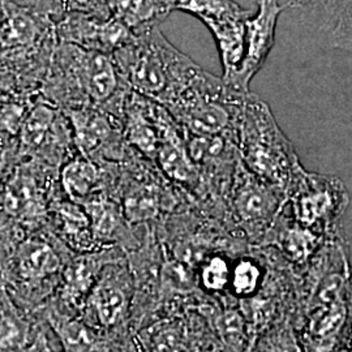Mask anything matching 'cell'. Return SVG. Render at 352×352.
Masks as SVG:
<instances>
[{
    "label": "cell",
    "mask_w": 352,
    "mask_h": 352,
    "mask_svg": "<svg viewBox=\"0 0 352 352\" xmlns=\"http://www.w3.org/2000/svg\"><path fill=\"white\" fill-rule=\"evenodd\" d=\"M131 88L113 55L58 43L39 88V98L62 111L94 107L123 122Z\"/></svg>",
    "instance_id": "cell-1"
},
{
    "label": "cell",
    "mask_w": 352,
    "mask_h": 352,
    "mask_svg": "<svg viewBox=\"0 0 352 352\" xmlns=\"http://www.w3.org/2000/svg\"><path fill=\"white\" fill-rule=\"evenodd\" d=\"M74 253L47 227L32 230L0 219V283L29 312L50 299Z\"/></svg>",
    "instance_id": "cell-2"
},
{
    "label": "cell",
    "mask_w": 352,
    "mask_h": 352,
    "mask_svg": "<svg viewBox=\"0 0 352 352\" xmlns=\"http://www.w3.org/2000/svg\"><path fill=\"white\" fill-rule=\"evenodd\" d=\"M131 90L168 107L202 72L200 65L170 43L160 25L133 30V37L113 54Z\"/></svg>",
    "instance_id": "cell-3"
},
{
    "label": "cell",
    "mask_w": 352,
    "mask_h": 352,
    "mask_svg": "<svg viewBox=\"0 0 352 352\" xmlns=\"http://www.w3.org/2000/svg\"><path fill=\"white\" fill-rule=\"evenodd\" d=\"M234 144L244 167L285 196L304 168L267 103L251 91L240 106Z\"/></svg>",
    "instance_id": "cell-4"
},
{
    "label": "cell",
    "mask_w": 352,
    "mask_h": 352,
    "mask_svg": "<svg viewBox=\"0 0 352 352\" xmlns=\"http://www.w3.org/2000/svg\"><path fill=\"white\" fill-rule=\"evenodd\" d=\"M245 94L227 85L222 77L202 69L180 97L166 109L190 133L219 136L234 144L236 120Z\"/></svg>",
    "instance_id": "cell-5"
},
{
    "label": "cell",
    "mask_w": 352,
    "mask_h": 352,
    "mask_svg": "<svg viewBox=\"0 0 352 352\" xmlns=\"http://www.w3.org/2000/svg\"><path fill=\"white\" fill-rule=\"evenodd\" d=\"M60 190L58 170L17 158L0 192V212L32 230L46 227L51 200Z\"/></svg>",
    "instance_id": "cell-6"
},
{
    "label": "cell",
    "mask_w": 352,
    "mask_h": 352,
    "mask_svg": "<svg viewBox=\"0 0 352 352\" xmlns=\"http://www.w3.org/2000/svg\"><path fill=\"white\" fill-rule=\"evenodd\" d=\"M76 153L72 128L65 113L38 97L30 104L17 138V158L60 170Z\"/></svg>",
    "instance_id": "cell-7"
},
{
    "label": "cell",
    "mask_w": 352,
    "mask_h": 352,
    "mask_svg": "<svg viewBox=\"0 0 352 352\" xmlns=\"http://www.w3.org/2000/svg\"><path fill=\"white\" fill-rule=\"evenodd\" d=\"M72 128L77 151L96 164H119L133 153L123 132V122L94 107L64 111Z\"/></svg>",
    "instance_id": "cell-8"
},
{
    "label": "cell",
    "mask_w": 352,
    "mask_h": 352,
    "mask_svg": "<svg viewBox=\"0 0 352 352\" xmlns=\"http://www.w3.org/2000/svg\"><path fill=\"white\" fill-rule=\"evenodd\" d=\"M294 219L316 231L327 226L347 204V192L338 177L312 174L302 168L287 190Z\"/></svg>",
    "instance_id": "cell-9"
},
{
    "label": "cell",
    "mask_w": 352,
    "mask_h": 352,
    "mask_svg": "<svg viewBox=\"0 0 352 352\" xmlns=\"http://www.w3.org/2000/svg\"><path fill=\"white\" fill-rule=\"evenodd\" d=\"M119 257L102 267L78 317L91 327L113 331L126 318L131 304V280Z\"/></svg>",
    "instance_id": "cell-10"
},
{
    "label": "cell",
    "mask_w": 352,
    "mask_h": 352,
    "mask_svg": "<svg viewBox=\"0 0 352 352\" xmlns=\"http://www.w3.org/2000/svg\"><path fill=\"white\" fill-rule=\"evenodd\" d=\"M119 248H104L87 253H74L65 263L59 283L47 300L64 315L78 316L102 267L120 256Z\"/></svg>",
    "instance_id": "cell-11"
},
{
    "label": "cell",
    "mask_w": 352,
    "mask_h": 352,
    "mask_svg": "<svg viewBox=\"0 0 352 352\" xmlns=\"http://www.w3.org/2000/svg\"><path fill=\"white\" fill-rule=\"evenodd\" d=\"M231 209L235 218L247 227H265L274 223L286 196L238 162L230 184Z\"/></svg>",
    "instance_id": "cell-12"
},
{
    "label": "cell",
    "mask_w": 352,
    "mask_h": 352,
    "mask_svg": "<svg viewBox=\"0 0 352 352\" xmlns=\"http://www.w3.org/2000/svg\"><path fill=\"white\" fill-rule=\"evenodd\" d=\"M286 8L278 0H258L257 12L245 21L243 60L238 72L230 80H223L227 85L241 93L251 91V81L263 68L274 46L278 19Z\"/></svg>",
    "instance_id": "cell-13"
},
{
    "label": "cell",
    "mask_w": 352,
    "mask_h": 352,
    "mask_svg": "<svg viewBox=\"0 0 352 352\" xmlns=\"http://www.w3.org/2000/svg\"><path fill=\"white\" fill-rule=\"evenodd\" d=\"M55 34L59 43L113 55L132 39L133 30L113 16L74 12L55 23Z\"/></svg>",
    "instance_id": "cell-14"
},
{
    "label": "cell",
    "mask_w": 352,
    "mask_h": 352,
    "mask_svg": "<svg viewBox=\"0 0 352 352\" xmlns=\"http://www.w3.org/2000/svg\"><path fill=\"white\" fill-rule=\"evenodd\" d=\"M302 24L327 47L351 51L352 0H289Z\"/></svg>",
    "instance_id": "cell-15"
},
{
    "label": "cell",
    "mask_w": 352,
    "mask_h": 352,
    "mask_svg": "<svg viewBox=\"0 0 352 352\" xmlns=\"http://www.w3.org/2000/svg\"><path fill=\"white\" fill-rule=\"evenodd\" d=\"M168 115L162 104L131 90L123 110L124 139L131 149L151 164Z\"/></svg>",
    "instance_id": "cell-16"
},
{
    "label": "cell",
    "mask_w": 352,
    "mask_h": 352,
    "mask_svg": "<svg viewBox=\"0 0 352 352\" xmlns=\"http://www.w3.org/2000/svg\"><path fill=\"white\" fill-rule=\"evenodd\" d=\"M153 164L170 184L187 190H202L200 171L189 157L183 128L171 113L164 122Z\"/></svg>",
    "instance_id": "cell-17"
},
{
    "label": "cell",
    "mask_w": 352,
    "mask_h": 352,
    "mask_svg": "<svg viewBox=\"0 0 352 352\" xmlns=\"http://www.w3.org/2000/svg\"><path fill=\"white\" fill-rule=\"evenodd\" d=\"M34 314L54 331L64 352H113L110 331L91 327L78 316L60 314L47 302Z\"/></svg>",
    "instance_id": "cell-18"
},
{
    "label": "cell",
    "mask_w": 352,
    "mask_h": 352,
    "mask_svg": "<svg viewBox=\"0 0 352 352\" xmlns=\"http://www.w3.org/2000/svg\"><path fill=\"white\" fill-rule=\"evenodd\" d=\"M88 214L91 235L100 250L135 248L139 243L123 214L120 204L106 193H100L81 205Z\"/></svg>",
    "instance_id": "cell-19"
},
{
    "label": "cell",
    "mask_w": 352,
    "mask_h": 352,
    "mask_svg": "<svg viewBox=\"0 0 352 352\" xmlns=\"http://www.w3.org/2000/svg\"><path fill=\"white\" fill-rule=\"evenodd\" d=\"M46 227L75 253L100 251L91 235L88 214L81 205L68 200L62 190L51 200Z\"/></svg>",
    "instance_id": "cell-20"
},
{
    "label": "cell",
    "mask_w": 352,
    "mask_h": 352,
    "mask_svg": "<svg viewBox=\"0 0 352 352\" xmlns=\"http://www.w3.org/2000/svg\"><path fill=\"white\" fill-rule=\"evenodd\" d=\"M45 329L46 324L14 302L0 283V352H25Z\"/></svg>",
    "instance_id": "cell-21"
},
{
    "label": "cell",
    "mask_w": 352,
    "mask_h": 352,
    "mask_svg": "<svg viewBox=\"0 0 352 352\" xmlns=\"http://www.w3.org/2000/svg\"><path fill=\"white\" fill-rule=\"evenodd\" d=\"M59 186L64 196L78 205L106 193V176L101 164H96L87 157L76 153L64 162L59 170Z\"/></svg>",
    "instance_id": "cell-22"
},
{
    "label": "cell",
    "mask_w": 352,
    "mask_h": 352,
    "mask_svg": "<svg viewBox=\"0 0 352 352\" xmlns=\"http://www.w3.org/2000/svg\"><path fill=\"white\" fill-rule=\"evenodd\" d=\"M250 17V16H248ZM248 17H231L205 23L212 32L223 67L222 78L227 81L239 69L244 55L245 21Z\"/></svg>",
    "instance_id": "cell-23"
},
{
    "label": "cell",
    "mask_w": 352,
    "mask_h": 352,
    "mask_svg": "<svg viewBox=\"0 0 352 352\" xmlns=\"http://www.w3.org/2000/svg\"><path fill=\"white\" fill-rule=\"evenodd\" d=\"M176 0H107L110 16L132 30L160 25L175 11Z\"/></svg>",
    "instance_id": "cell-24"
},
{
    "label": "cell",
    "mask_w": 352,
    "mask_h": 352,
    "mask_svg": "<svg viewBox=\"0 0 352 352\" xmlns=\"http://www.w3.org/2000/svg\"><path fill=\"white\" fill-rule=\"evenodd\" d=\"M347 307L344 300L312 309L308 325V340L316 352H327L346 324Z\"/></svg>",
    "instance_id": "cell-25"
},
{
    "label": "cell",
    "mask_w": 352,
    "mask_h": 352,
    "mask_svg": "<svg viewBox=\"0 0 352 352\" xmlns=\"http://www.w3.org/2000/svg\"><path fill=\"white\" fill-rule=\"evenodd\" d=\"M278 222H280L276 228V241L285 252V254L295 263H304L315 253L320 236L316 231L308 227L299 225L294 221H280L277 215Z\"/></svg>",
    "instance_id": "cell-26"
},
{
    "label": "cell",
    "mask_w": 352,
    "mask_h": 352,
    "mask_svg": "<svg viewBox=\"0 0 352 352\" xmlns=\"http://www.w3.org/2000/svg\"><path fill=\"white\" fill-rule=\"evenodd\" d=\"M33 11L50 19L55 24L68 13H91L109 17L107 0H24Z\"/></svg>",
    "instance_id": "cell-27"
},
{
    "label": "cell",
    "mask_w": 352,
    "mask_h": 352,
    "mask_svg": "<svg viewBox=\"0 0 352 352\" xmlns=\"http://www.w3.org/2000/svg\"><path fill=\"white\" fill-rule=\"evenodd\" d=\"M175 11L190 13L202 23L231 17H248L251 11L241 8L234 0H176Z\"/></svg>",
    "instance_id": "cell-28"
},
{
    "label": "cell",
    "mask_w": 352,
    "mask_h": 352,
    "mask_svg": "<svg viewBox=\"0 0 352 352\" xmlns=\"http://www.w3.org/2000/svg\"><path fill=\"white\" fill-rule=\"evenodd\" d=\"M142 343L149 352H187L183 333L175 324L158 322L142 333Z\"/></svg>",
    "instance_id": "cell-29"
},
{
    "label": "cell",
    "mask_w": 352,
    "mask_h": 352,
    "mask_svg": "<svg viewBox=\"0 0 352 352\" xmlns=\"http://www.w3.org/2000/svg\"><path fill=\"white\" fill-rule=\"evenodd\" d=\"M263 273L260 266L250 258H241L231 269L230 285L240 298L252 296L261 283Z\"/></svg>",
    "instance_id": "cell-30"
},
{
    "label": "cell",
    "mask_w": 352,
    "mask_h": 352,
    "mask_svg": "<svg viewBox=\"0 0 352 352\" xmlns=\"http://www.w3.org/2000/svg\"><path fill=\"white\" fill-rule=\"evenodd\" d=\"M201 283L209 291H223L230 285L231 267L223 256H212L205 260L201 267Z\"/></svg>",
    "instance_id": "cell-31"
},
{
    "label": "cell",
    "mask_w": 352,
    "mask_h": 352,
    "mask_svg": "<svg viewBox=\"0 0 352 352\" xmlns=\"http://www.w3.org/2000/svg\"><path fill=\"white\" fill-rule=\"evenodd\" d=\"M344 287H346L344 274H340V273L329 274L317 285L311 300V309L342 302Z\"/></svg>",
    "instance_id": "cell-32"
},
{
    "label": "cell",
    "mask_w": 352,
    "mask_h": 352,
    "mask_svg": "<svg viewBox=\"0 0 352 352\" xmlns=\"http://www.w3.org/2000/svg\"><path fill=\"white\" fill-rule=\"evenodd\" d=\"M217 329L221 337L231 347H240L245 342V325L243 316L238 312L228 311L218 317Z\"/></svg>",
    "instance_id": "cell-33"
},
{
    "label": "cell",
    "mask_w": 352,
    "mask_h": 352,
    "mask_svg": "<svg viewBox=\"0 0 352 352\" xmlns=\"http://www.w3.org/2000/svg\"><path fill=\"white\" fill-rule=\"evenodd\" d=\"M258 352H302L300 346L287 329H278L266 336Z\"/></svg>",
    "instance_id": "cell-34"
},
{
    "label": "cell",
    "mask_w": 352,
    "mask_h": 352,
    "mask_svg": "<svg viewBox=\"0 0 352 352\" xmlns=\"http://www.w3.org/2000/svg\"><path fill=\"white\" fill-rule=\"evenodd\" d=\"M164 283L170 289L174 291H184L189 289L190 282L186 273V269L177 263H167L162 270Z\"/></svg>",
    "instance_id": "cell-35"
},
{
    "label": "cell",
    "mask_w": 352,
    "mask_h": 352,
    "mask_svg": "<svg viewBox=\"0 0 352 352\" xmlns=\"http://www.w3.org/2000/svg\"><path fill=\"white\" fill-rule=\"evenodd\" d=\"M49 329V327H47ZM47 329H45L39 336L36 342L26 350L25 352H56L52 350L50 346V340L47 337Z\"/></svg>",
    "instance_id": "cell-36"
},
{
    "label": "cell",
    "mask_w": 352,
    "mask_h": 352,
    "mask_svg": "<svg viewBox=\"0 0 352 352\" xmlns=\"http://www.w3.org/2000/svg\"><path fill=\"white\" fill-rule=\"evenodd\" d=\"M0 17H1V0H0Z\"/></svg>",
    "instance_id": "cell-37"
}]
</instances>
